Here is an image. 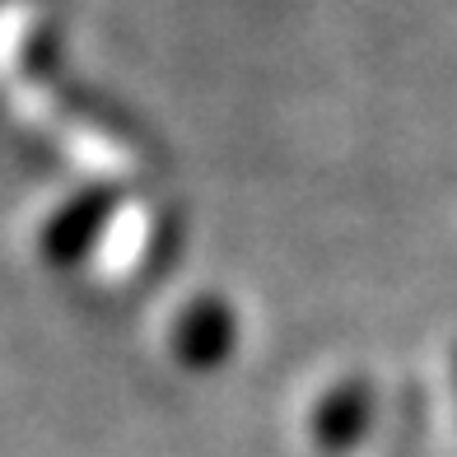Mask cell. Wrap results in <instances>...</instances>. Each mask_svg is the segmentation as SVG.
<instances>
[{"instance_id":"2","label":"cell","mask_w":457,"mask_h":457,"mask_svg":"<svg viewBox=\"0 0 457 457\" xmlns=\"http://www.w3.org/2000/svg\"><path fill=\"white\" fill-rule=\"evenodd\" d=\"M108 215H112V192H85L79 201H71L66 211H61V215L47 224V234H43L47 262H52V266L79 262V257H85L89 247L98 243Z\"/></svg>"},{"instance_id":"1","label":"cell","mask_w":457,"mask_h":457,"mask_svg":"<svg viewBox=\"0 0 457 457\" xmlns=\"http://www.w3.org/2000/svg\"><path fill=\"white\" fill-rule=\"evenodd\" d=\"M234 337H238L234 308L224 299H196V303H187V313L173 327V355H178V364L205 373L228 360Z\"/></svg>"},{"instance_id":"3","label":"cell","mask_w":457,"mask_h":457,"mask_svg":"<svg viewBox=\"0 0 457 457\" xmlns=\"http://www.w3.org/2000/svg\"><path fill=\"white\" fill-rule=\"evenodd\" d=\"M360 420H364V392L360 387H345L337 397H327L318 406V420H313L318 444L322 448H345L360 434Z\"/></svg>"}]
</instances>
